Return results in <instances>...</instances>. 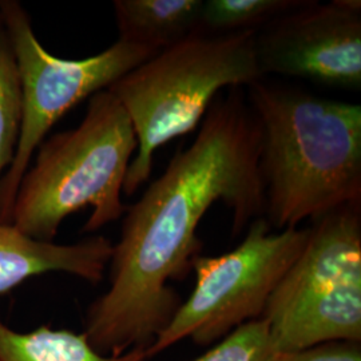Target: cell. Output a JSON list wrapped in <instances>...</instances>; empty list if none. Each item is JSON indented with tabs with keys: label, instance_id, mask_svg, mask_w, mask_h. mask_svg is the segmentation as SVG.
I'll return each instance as SVG.
<instances>
[{
	"label": "cell",
	"instance_id": "cell-1",
	"mask_svg": "<svg viewBox=\"0 0 361 361\" xmlns=\"http://www.w3.org/2000/svg\"><path fill=\"white\" fill-rule=\"evenodd\" d=\"M259 128L240 87L219 94L188 149L178 150L142 197L126 207L109 262V289L85 313L83 335L104 356L147 349L180 310L170 281L193 271L207 210H232V234L264 217Z\"/></svg>",
	"mask_w": 361,
	"mask_h": 361
},
{
	"label": "cell",
	"instance_id": "cell-2",
	"mask_svg": "<svg viewBox=\"0 0 361 361\" xmlns=\"http://www.w3.org/2000/svg\"><path fill=\"white\" fill-rule=\"evenodd\" d=\"M271 229L298 228L361 202V106L271 85L247 86Z\"/></svg>",
	"mask_w": 361,
	"mask_h": 361
},
{
	"label": "cell",
	"instance_id": "cell-3",
	"mask_svg": "<svg viewBox=\"0 0 361 361\" xmlns=\"http://www.w3.org/2000/svg\"><path fill=\"white\" fill-rule=\"evenodd\" d=\"M137 152L128 113L109 90L92 95L73 130L44 140L15 195L10 224L19 232L54 243L62 222L91 207L83 232L95 233L123 217V183Z\"/></svg>",
	"mask_w": 361,
	"mask_h": 361
},
{
	"label": "cell",
	"instance_id": "cell-4",
	"mask_svg": "<svg viewBox=\"0 0 361 361\" xmlns=\"http://www.w3.org/2000/svg\"><path fill=\"white\" fill-rule=\"evenodd\" d=\"M255 35V30L232 34L195 31L107 89L128 113L137 137L123 193L133 195L149 180L155 152L193 131L221 91L247 87L264 79Z\"/></svg>",
	"mask_w": 361,
	"mask_h": 361
},
{
	"label": "cell",
	"instance_id": "cell-5",
	"mask_svg": "<svg viewBox=\"0 0 361 361\" xmlns=\"http://www.w3.org/2000/svg\"><path fill=\"white\" fill-rule=\"evenodd\" d=\"M261 319L277 352L361 341V202L313 221Z\"/></svg>",
	"mask_w": 361,
	"mask_h": 361
},
{
	"label": "cell",
	"instance_id": "cell-6",
	"mask_svg": "<svg viewBox=\"0 0 361 361\" xmlns=\"http://www.w3.org/2000/svg\"><path fill=\"white\" fill-rule=\"evenodd\" d=\"M0 15L13 47L22 87V125L13 164L0 180V222L10 224L19 185L52 126L73 107L107 90L157 52L116 40L94 56L62 59L39 42L20 3L0 1Z\"/></svg>",
	"mask_w": 361,
	"mask_h": 361
},
{
	"label": "cell",
	"instance_id": "cell-7",
	"mask_svg": "<svg viewBox=\"0 0 361 361\" xmlns=\"http://www.w3.org/2000/svg\"><path fill=\"white\" fill-rule=\"evenodd\" d=\"M310 235V228L273 232L259 217L250 222L235 249L214 257L200 255L193 262V292L146 350L147 360L185 338L207 347L243 324L259 320Z\"/></svg>",
	"mask_w": 361,
	"mask_h": 361
},
{
	"label": "cell",
	"instance_id": "cell-8",
	"mask_svg": "<svg viewBox=\"0 0 361 361\" xmlns=\"http://www.w3.org/2000/svg\"><path fill=\"white\" fill-rule=\"evenodd\" d=\"M259 71L361 89V1L304 0L255 35Z\"/></svg>",
	"mask_w": 361,
	"mask_h": 361
},
{
	"label": "cell",
	"instance_id": "cell-9",
	"mask_svg": "<svg viewBox=\"0 0 361 361\" xmlns=\"http://www.w3.org/2000/svg\"><path fill=\"white\" fill-rule=\"evenodd\" d=\"M113 243L104 235H91L74 244L44 243L0 222V295L31 277L61 271L90 284L104 280Z\"/></svg>",
	"mask_w": 361,
	"mask_h": 361
},
{
	"label": "cell",
	"instance_id": "cell-10",
	"mask_svg": "<svg viewBox=\"0 0 361 361\" xmlns=\"http://www.w3.org/2000/svg\"><path fill=\"white\" fill-rule=\"evenodd\" d=\"M204 0H116L119 40L162 51L198 30Z\"/></svg>",
	"mask_w": 361,
	"mask_h": 361
},
{
	"label": "cell",
	"instance_id": "cell-11",
	"mask_svg": "<svg viewBox=\"0 0 361 361\" xmlns=\"http://www.w3.org/2000/svg\"><path fill=\"white\" fill-rule=\"evenodd\" d=\"M146 350L133 349L104 356L92 348L83 334L42 325L20 334L0 319V361H146Z\"/></svg>",
	"mask_w": 361,
	"mask_h": 361
},
{
	"label": "cell",
	"instance_id": "cell-12",
	"mask_svg": "<svg viewBox=\"0 0 361 361\" xmlns=\"http://www.w3.org/2000/svg\"><path fill=\"white\" fill-rule=\"evenodd\" d=\"M304 0H204L198 30L207 34H232L265 26Z\"/></svg>",
	"mask_w": 361,
	"mask_h": 361
},
{
	"label": "cell",
	"instance_id": "cell-13",
	"mask_svg": "<svg viewBox=\"0 0 361 361\" xmlns=\"http://www.w3.org/2000/svg\"><path fill=\"white\" fill-rule=\"evenodd\" d=\"M22 125V87L13 47L0 15V180L13 164Z\"/></svg>",
	"mask_w": 361,
	"mask_h": 361
},
{
	"label": "cell",
	"instance_id": "cell-14",
	"mask_svg": "<svg viewBox=\"0 0 361 361\" xmlns=\"http://www.w3.org/2000/svg\"><path fill=\"white\" fill-rule=\"evenodd\" d=\"M277 353L268 324L259 319L235 328L193 361H274Z\"/></svg>",
	"mask_w": 361,
	"mask_h": 361
},
{
	"label": "cell",
	"instance_id": "cell-15",
	"mask_svg": "<svg viewBox=\"0 0 361 361\" xmlns=\"http://www.w3.org/2000/svg\"><path fill=\"white\" fill-rule=\"evenodd\" d=\"M274 361H361V341H328L292 352H279Z\"/></svg>",
	"mask_w": 361,
	"mask_h": 361
}]
</instances>
